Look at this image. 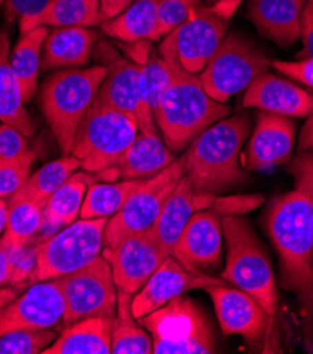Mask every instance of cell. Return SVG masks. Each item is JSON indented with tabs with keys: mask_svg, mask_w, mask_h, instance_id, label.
<instances>
[{
	"mask_svg": "<svg viewBox=\"0 0 313 354\" xmlns=\"http://www.w3.org/2000/svg\"><path fill=\"white\" fill-rule=\"evenodd\" d=\"M294 188L272 198L265 227L280 260L281 287L296 297L303 344L313 348V153L301 151L288 164Z\"/></svg>",
	"mask_w": 313,
	"mask_h": 354,
	"instance_id": "6da1fadb",
	"label": "cell"
},
{
	"mask_svg": "<svg viewBox=\"0 0 313 354\" xmlns=\"http://www.w3.org/2000/svg\"><path fill=\"white\" fill-rule=\"evenodd\" d=\"M249 131V116L237 113L219 120L192 141L184 154V176L195 189L216 195L246 180L238 161Z\"/></svg>",
	"mask_w": 313,
	"mask_h": 354,
	"instance_id": "7a4b0ae2",
	"label": "cell"
},
{
	"mask_svg": "<svg viewBox=\"0 0 313 354\" xmlns=\"http://www.w3.org/2000/svg\"><path fill=\"white\" fill-rule=\"evenodd\" d=\"M172 68V82L164 95L157 115L155 126L162 133L167 147L181 151L206 129L225 119L230 109L209 96L196 74H191L178 65Z\"/></svg>",
	"mask_w": 313,
	"mask_h": 354,
	"instance_id": "3957f363",
	"label": "cell"
},
{
	"mask_svg": "<svg viewBox=\"0 0 313 354\" xmlns=\"http://www.w3.org/2000/svg\"><path fill=\"white\" fill-rule=\"evenodd\" d=\"M104 77L103 65L69 68L54 74L43 85L41 109L64 156L71 154L77 127L95 102Z\"/></svg>",
	"mask_w": 313,
	"mask_h": 354,
	"instance_id": "277c9868",
	"label": "cell"
},
{
	"mask_svg": "<svg viewBox=\"0 0 313 354\" xmlns=\"http://www.w3.org/2000/svg\"><path fill=\"white\" fill-rule=\"evenodd\" d=\"M223 236L227 256L222 278L250 294L269 316L275 317L278 306L275 277L250 223L241 215H229L223 219Z\"/></svg>",
	"mask_w": 313,
	"mask_h": 354,
	"instance_id": "5b68a950",
	"label": "cell"
},
{
	"mask_svg": "<svg viewBox=\"0 0 313 354\" xmlns=\"http://www.w3.org/2000/svg\"><path fill=\"white\" fill-rule=\"evenodd\" d=\"M138 130L134 119L96 97L77 127L71 156L84 171L99 174L122 157Z\"/></svg>",
	"mask_w": 313,
	"mask_h": 354,
	"instance_id": "8992f818",
	"label": "cell"
},
{
	"mask_svg": "<svg viewBox=\"0 0 313 354\" xmlns=\"http://www.w3.org/2000/svg\"><path fill=\"white\" fill-rule=\"evenodd\" d=\"M240 2L223 0L209 8L199 6L184 24L164 37L158 53L187 73L200 74L226 37L230 17Z\"/></svg>",
	"mask_w": 313,
	"mask_h": 354,
	"instance_id": "52a82bcc",
	"label": "cell"
},
{
	"mask_svg": "<svg viewBox=\"0 0 313 354\" xmlns=\"http://www.w3.org/2000/svg\"><path fill=\"white\" fill-rule=\"evenodd\" d=\"M153 339L155 354L215 353L214 333L198 305L181 295L138 317Z\"/></svg>",
	"mask_w": 313,
	"mask_h": 354,
	"instance_id": "ba28073f",
	"label": "cell"
},
{
	"mask_svg": "<svg viewBox=\"0 0 313 354\" xmlns=\"http://www.w3.org/2000/svg\"><path fill=\"white\" fill-rule=\"evenodd\" d=\"M108 221V218L75 221L39 244L36 267L27 278L28 287L68 275L96 260L103 250Z\"/></svg>",
	"mask_w": 313,
	"mask_h": 354,
	"instance_id": "9c48e42d",
	"label": "cell"
},
{
	"mask_svg": "<svg viewBox=\"0 0 313 354\" xmlns=\"http://www.w3.org/2000/svg\"><path fill=\"white\" fill-rule=\"evenodd\" d=\"M96 57L106 69V77L96 97L134 119L140 131L157 134L147 97L143 64L127 59L113 46L104 41L97 44Z\"/></svg>",
	"mask_w": 313,
	"mask_h": 354,
	"instance_id": "30bf717a",
	"label": "cell"
},
{
	"mask_svg": "<svg viewBox=\"0 0 313 354\" xmlns=\"http://www.w3.org/2000/svg\"><path fill=\"white\" fill-rule=\"evenodd\" d=\"M269 66L271 59L253 43L231 32L226 34L214 57L207 61L199 80L209 96L226 103L233 95L247 89Z\"/></svg>",
	"mask_w": 313,
	"mask_h": 354,
	"instance_id": "8fae6325",
	"label": "cell"
},
{
	"mask_svg": "<svg viewBox=\"0 0 313 354\" xmlns=\"http://www.w3.org/2000/svg\"><path fill=\"white\" fill-rule=\"evenodd\" d=\"M55 279L65 301L64 326L89 317L116 316L117 288L112 268L102 254L81 270Z\"/></svg>",
	"mask_w": 313,
	"mask_h": 354,
	"instance_id": "7c38bea8",
	"label": "cell"
},
{
	"mask_svg": "<svg viewBox=\"0 0 313 354\" xmlns=\"http://www.w3.org/2000/svg\"><path fill=\"white\" fill-rule=\"evenodd\" d=\"M184 172L185 161L182 156L151 178H146L124 206L108 221L104 227L103 247L112 245L129 234L150 230L158 219L165 202L180 184Z\"/></svg>",
	"mask_w": 313,
	"mask_h": 354,
	"instance_id": "4fadbf2b",
	"label": "cell"
},
{
	"mask_svg": "<svg viewBox=\"0 0 313 354\" xmlns=\"http://www.w3.org/2000/svg\"><path fill=\"white\" fill-rule=\"evenodd\" d=\"M102 256L112 268L117 291L137 294L162 261L169 257L153 230L129 234L112 245L103 247Z\"/></svg>",
	"mask_w": 313,
	"mask_h": 354,
	"instance_id": "5bb4252c",
	"label": "cell"
},
{
	"mask_svg": "<svg viewBox=\"0 0 313 354\" xmlns=\"http://www.w3.org/2000/svg\"><path fill=\"white\" fill-rule=\"evenodd\" d=\"M222 332L226 336L240 335L253 348H265L274 317L250 294L229 286L209 287Z\"/></svg>",
	"mask_w": 313,
	"mask_h": 354,
	"instance_id": "9a60e30c",
	"label": "cell"
},
{
	"mask_svg": "<svg viewBox=\"0 0 313 354\" xmlns=\"http://www.w3.org/2000/svg\"><path fill=\"white\" fill-rule=\"evenodd\" d=\"M226 216L227 210L216 196L211 207L196 212L191 218L172 252L184 268L202 272L219 264Z\"/></svg>",
	"mask_w": 313,
	"mask_h": 354,
	"instance_id": "2e32d148",
	"label": "cell"
},
{
	"mask_svg": "<svg viewBox=\"0 0 313 354\" xmlns=\"http://www.w3.org/2000/svg\"><path fill=\"white\" fill-rule=\"evenodd\" d=\"M64 312L65 301L57 279L37 282L13 302L0 306V336L13 330L55 328Z\"/></svg>",
	"mask_w": 313,
	"mask_h": 354,
	"instance_id": "e0dca14e",
	"label": "cell"
},
{
	"mask_svg": "<svg viewBox=\"0 0 313 354\" xmlns=\"http://www.w3.org/2000/svg\"><path fill=\"white\" fill-rule=\"evenodd\" d=\"M218 286L230 284L225 279L205 272L189 271L184 268L176 257L169 256L150 277L146 286L133 295L131 312L135 319H138L191 290H206Z\"/></svg>",
	"mask_w": 313,
	"mask_h": 354,
	"instance_id": "ac0fdd59",
	"label": "cell"
},
{
	"mask_svg": "<svg viewBox=\"0 0 313 354\" xmlns=\"http://www.w3.org/2000/svg\"><path fill=\"white\" fill-rule=\"evenodd\" d=\"M294 141L295 123L290 118L261 112L246 153V169L263 171L288 161Z\"/></svg>",
	"mask_w": 313,
	"mask_h": 354,
	"instance_id": "d6986e66",
	"label": "cell"
},
{
	"mask_svg": "<svg viewBox=\"0 0 313 354\" xmlns=\"http://www.w3.org/2000/svg\"><path fill=\"white\" fill-rule=\"evenodd\" d=\"M243 104L287 118H309L313 115V93L291 81L264 73L246 89Z\"/></svg>",
	"mask_w": 313,
	"mask_h": 354,
	"instance_id": "ffe728a7",
	"label": "cell"
},
{
	"mask_svg": "<svg viewBox=\"0 0 313 354\" xmlns=\"http://www.w3.org/2000/svg\"><path fill=\"white\" fill-rule=\"evenodd\" d=\"M215 199L216 195L195 189L185 176H182L151 227L154 237L168 256H172L173 247L191 218L196 212L211 207Z\"/></svg>",
	"mask_w": 313,
	"mask_h": 354,
	"instance_id": "44dd1931",
	"label": "cell"
},
{
	"mask_svg": "<svg viewBox=\"0 0 313 354\" xmlns=\"http://www.w3.org/2000/svg\"><path fill=\"white\" fill-rule=\"evenodd\" d=\"M176 156L157 134L140 131L130 147L108 169L99 172L108 178L146 180L176 161Z\"/></svg>",
	"mask_w": 313,
	"mask_h": 354,
	"instance_id": "7402d4cb",
	"label": "cell"
},
{
	"mask_svg": "<svg viewBox=\"0 0 313 354\" xmlns=\"http://www.w3.org/2000/svg\"><path fill=\"white\" fill-rule=\"evenodd\" d=\"M306 0H250L249 19L265 39L290 47L301 37Z\"/></svg>",
	"mask_w": 313,
	"mask_h": 354,
	"instance_id": "603a6c76",
	"label": "cell"
},
{
	"mask_svg": "<svg viewBox=\"0 0 313 354\" xmlns=\"http://www.w3.org/2000/svg\"><path fill=\"white\" fill-rule=\"evenodd\" d=\"M97 43V32L81 27H58L43 44L41 71L85 66Z\"/></svg>",
	"mask_w": 313,
	"mask_h": 354,
	"instance_id": "cb8c5ba5",
	"label": "cell"
},
{
	"mask_svg": "<svg viewBox=\"0 0 313 354\" xmlns=\"http://www.w3.org/2000/svg\"><path fill=\"white\" fill-rule=\"evenodd\" d=\"M113 319L112 317H89V319L69 325L43 353L109 354L112 353Z\"/></svg>",
	"mask_w": 313,
	"mask_h": 354,
	"instance_id": "d4e9b609",
	"label": "cell"
},
{
	"mask_svg": "<svg viewBox=\"0 0 313 354\" xmlns=\"http://www.w3.org/2000/svg\"><path fill=\"white\" fill-rule=\"evenodd\" d=\"M0 122L20 130L26 137L34 133V123L24 109L21 88L10 64V41L0 31Z\"/></svg>",
	"mask_w": 313,
	"mask_h": 354,
	"instance_id": "484cf974",
	"label": "cell"
},
{
	"mask_svg": "<svg viewBox=\"0 0 313 354\" xmlns=\"http://www.w3.org/2000/svg\"><path fill=\"white\" fill-rule=\"evenodd\" d=\"M161 0H135L119 16L103 21L102 31L124 43L155 41L157 10Z\"/></svg>",
	"mask_w": 313,
	"mask_h": 354,
	"instance_id": "4316f807",
	"label": "cell"
},
{
	"mask_svg": "<svg viewBox=\"0 0 313 354\" xmlns=\"http://www.w3.org/2000/svg\"><path fill=\"white\" fill-rule=\"evenodd\" d=\"M93 183L89 172L73 174L71 178L46 201L43 227L58 229L74 223L81 216L88 187Z\"/></svg>",
	"mask_w": 313,
	"mask_h": 354,
	"instance_id": "83f0119b",
	"label": "cell"
},
{
	"mask_svg": "<svg viewBox=\"0 0 313 354\" xmlns=\"http://www.w3.org/2000/svg\"><path fill=\"white\" fill-rule=\"evenodd\" d=\"M47 34V27H37L26 34H21L10 55V64L20 84L24 103H28L37 91L43 44Z\"/></svg>",
	"mask_w": 313,
	"mask_h": 354,
	"instance_id": "f1b7e54d",
	"label": "cell"
},
{
	"mask_svg": "<svg viewBox=\"0 0 313 354\" xmlns=\"http://www.w3.org/2000/svg\"><path fill=\"white\" fill-rule=\"evenodd\" d=\"M133 295L117 291V310L112 328V354H150L153 339L135 322L131 312Z\"/></svg>",
	"mask_w": 313,
	"mask_h": 354,
	"instance_id": "f546056e",
	"label": "cell"
},
{
	"mask_svg": "<svg viewBox=\"0 0 313 354\" xmlns=\"http://www.w3.org/2000/svg\"><path fill=\"white\" fill-rule=\"evenodd\" d=\"M99 0H53L51 5L36 19L30 31L37 27H81L100 26Z\"/></svg>",
	"mask_w": 313,
	"mask_h": 354,
	"instance_id": "4dcf8cb0",
	"label": "cell"
},
{
	"mask_svg": "<svg viewBox=\"0 0 313 354\" xmlns=\"http://www.w3.org/2000/svg\"><path fill=\"white\" fill-rule=\"evenodd\" d=\"M144 180H124L123 183L97 184L88 187L82 209V219H111L124 206L133 192L143 184Z\"/></svg>",
	"mask_w": 313,
	"mask_h": 354,
	"instance_id": "1f68e13d",
	"label": "cell"
},
{
	"mask_svg": "<svg viewBox=\"0 0 313 354\" xmlns=\"http://www.w3.org/2000/svg\"><path fill=\"white\" fill-rule=\"evenodd\" d=\"M79 168L81 162L74 156H64L61 160L48 162L30 175L26 184L10 198H24L46 203V201Z\"/></svg>",
	"mask_w": 313,
	"mask_h": 354,
	"instance_id": "d6a6232c",
	"label": "cell"
},
{
	"mask_svg": "<svg viewBox=\"0 0 313 354\" xmlns=\"http://www.w3.org/2000/svg\"><path fill=\"white\" fill-rule=\"evenodd\" d=\"M9 215L5 234L17 244H27L44 225V205L32 199L9 198Z\"/></svg>",
	"mask_w": 313,
	"mask_h": 354,
	"instance_id": "836d02e7",
	"label": "cell"
},
{
	"mask_svg": "<svg viewBox=\"0 0 313 354\" xmlns=\"http://www.w3.org/2000/svg\"><path fill=\"white\" fill-rule=\"evenodd\" d=\"M57 339L51 329L13 330L0 336V354H39Z\"/></svg>",
	"mask_w": 313,
	"mask_h": 354,
	"instance_id": "e575fe53",
	"label": "cell"
},
{
	"mask_svg": "<svg viewBox=\"0 0 313 354\" xmlns=\"http://www.w3.org/2000/svg\"><path fill=\"white\" fill-rule=\"evenodd\" d=\"M143 66L149 104L153 116H155L161 100L172 82V68L160 53H153L149 58H146Z\"/></svg>",
	"mask_w": 313,
	"mask_h": 354,
	"instance_id": "d590c367",
	"label": "cell"
},
{
	"mask_svg": "<svg viewBox=\"0 0 313 354\" xmlns=\"http://www.w3.org/2000/svg\"><path fill=\"white\" fill-rule=\"evenodd\" d=\"M199 6L200 0H161L157 10L155 40L167 37L184 24Z\"/></svg>",
	"mask_w": 313,
	"mask_h": 354,
	"instance_id": "8d00e7d4",
	"label": "cell"
},
{
	"mask_svg": "<svg viewBox=\"0 0 313 354\" xmlns=\"http://www.w3.org/2000/svg\"><path fill=\"white\" fill-rule=\"evenodd\" d=\"M36 154L30 151L17 161L0 164V198H10L26 184Z\"/></svg>",
	"mask_w": 313,
	"mask_h": 354,
	"instance_id": "74e56055",
	"label": "cell"
},
{
	"mask_svg": "<svg viewBox=\"0 0 313 354\" xmlns=\"http://www.w3.org/2000/svg\"><path fill=\"white\" fill-rule=\"evenodd\" d=\"M53 0H5V15L8 21H19L20 34L30 31L31 23L36 20Z\"/></svg>",
	"mask_w": 313,
	"mask_h": 354,
	"instance_id": "f35d334b",
	"label": "cell"
},
{
	"mask_svg": "<svg viewBox=\"0 0 313 354\" xmlns=\"http://www.w3.org/2000/svg\"><path fill=\"white\" fill-rule=\"evenodd\" d=\"M31 150L27 146V137L16 127L0 124V164L17 161Z\"/></svg>",
	"mask_w": 313,
	"mask_h": 354,
	"instance_id": "ab89813d",
	"label": "cell"
},
{
	"mask_svg": "<svg viewBox=\"0 0 313 354\" xmlns=\"http://www.w3.org/2000/svg\"><path fill=\"white\" fill-rule=\"evenodd\" d=\"M271 66L285 77L313 89V58L301 61H271Z\"/></svg>",
	"mask_w": 313,
	"mask_h": 354,
	"instance_id": "60d3db41",
	"label": "cell"
},
{
	"mask_svg": "<svg viewBox=\"0 0 313 354\" xmlns=\"http://www.w3.org/2000/svg\"><path fill=\"white\" fill-rule=\"evenodd\" d=\"M26 244H17L8 234L0 239V287L10 281L15 256Z\"/></svg>",
	"mask_w": 313,
	"mask_h": 354,
	"instance_id": "b9f144b4",
	"label": "cell"
},
{
	"mask_svg": "<svg viewBox=\"0 0 313 354\" xmlns=\"http://www.w3.org/2000/svg\"><path fill=\"white\" fill-rule=\"evenodd\" d=\"M301 39L303 48L296 54L298 61L313 58V0H306L301 19Z\"/></svg>",
	"mask_w": 313,
	"mask_h": 354,
	"instance_id": "7bdbcfd3",
	"label": "cell"
},
{
	"mask_svg": "<svg viewBox=\"0 0 313 354\" xmlns=\"http://www.w3.org/2000/svg\"><path fill=\"white\" fill-rule=\"evenodd\" d=\"M102 23L123 13L134 0H99ZM100 23V24H102Z\"/></svg>",
	"mask_w": 313,
	"mask_h": 354,
	"instance_id": "ee69618b",
	"label": "cell"
},
{
	"mask_svg": "<svg viewBox=\"0 0 313 354\" xmlns=\"http://www.w3.org/2000/svg\"><path fill=\"white\" fill-rule=\"evenodd\" d=\"M301 151H312L313 153V115L306 120L301 137H299V153Z\"/></svg>",
	"mask_w": 313,
	"mask_h": 354,
	"instance_id": "f6af8a7d",
	"label": "cell"
},
{
	"mask_svg": "<svg viewBox=\"0 0 313 354\" xmlns=\"http://www.w3.org/2000/svg\"><path fill=\"white\" fill-rule=\"evenodd\" d=\"M8 215H9V205L3 198H0V236H2V233L6 230Z\"/></svg>",
	"mask_w": 313,
	"mask_h": 354,
	"instance_id": "bcb514c9",
	"label": "cell"
},
{
	"mask_svg": "<svg viewBox=\"0 0 313 354\" xmlns=\"http://www.w3.org/2000/svg\"><path fill=\"white\" fill-rule=\"evenodd\" d=\"M207 2H211V3H218V2H223V0H207Z\"/></svg>",
	"mask_w": 313,
	"mask_h": 354,
	"instance_id": "7dc6e473",
	"label": "cell"
}]
</instances>
